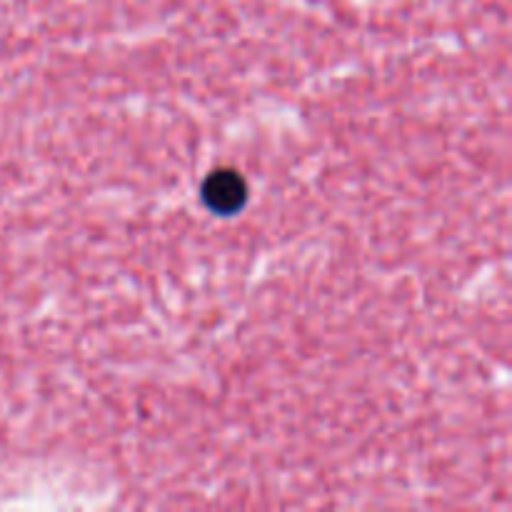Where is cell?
<instances>
[{
	"mask_svg": "<svg viewBox=\"0 0 512 512\" xmlns=\"http://www.w3.org/2000/svg\"><path fill=\"white\" fill-rule=\"evenodd\" d=\"M203 200L213 213L233 215L248 203V185L238 170L220 168L205 178Z\"/></svg>",
	"mask_w": 512,
	"mask_h": 512,
	"instance_id": "1",
	"label": "cell"
}]
</instances>
